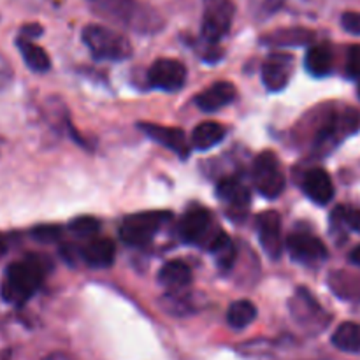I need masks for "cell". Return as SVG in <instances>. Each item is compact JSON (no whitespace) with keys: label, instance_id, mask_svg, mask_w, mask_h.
Instances as JSON below:
<instances>
[{"label":"cell","instance_id":"32","mask_svg":"<svg viewBox=\"0 0 360 360\" xmlns=\"http://www.w3.org/2000/svg\"><path fill=\"white\" fill-rule=\"evenodd\" d=\"M281 4H283V0H252L253 11L264 18L276 13V11L281 7Z\"/></svg>","mask_w":360,"mask_h":360},{"label":"cell","instance_id":"36","mask_svg":"<svg viewBox=\"0 0 360 360\" xmlns=\"http://www.w3.org/2000/svg\"><path fill=\"white\" fill-rule=\"evenodd\" d=\"M348 259H350L352 264H355V266L360 267V245L355 246V248L352 250L350 255H348Z\"/></svg>","mask_w":360,"mask_h":360},{"label":"cell","instance_id":"25","mask_svg":"<svg viewBox=\"0 0 360 360\" xmlns=\"http://www.w3.org/2000/svg\"><path fill=\"white\" fill-rule=\"evenodd\" d=\"M329 285L334 290V294L343 299H360V278L354 276L345 271H334L330 273Z\"/></svg>","mask_w":360,"mask_h":360},{"label":"cell","instance_id":"1","mask_svg":"<svg viewBox=\"0 0 360 360\" xmlns=\"http://www.w3.org/2000/svg\"><path fill=\"white\" fill-rule=\"evenodd\" d=\"M48 273V264L39 255H27L11 264L4 273L0 295L13 306H21L39 290Z\"/></svg>","mask_w":360,"mask_h":360},{"label":"cell","instance_id":"24","mask_svg":"<svg viewBox=\"0 0 360 360\" xmlns=\"http://www.w3.org/2000/svg\"><path fill=\"white\" fill-rule=\"evenodd\" d=\"M333 345L341 352L359 354L360 352V323L345 322L333 334Z\"/></svg>","mask_w":360,"mask_h":360},{"label":"cell","instance_id":"23","mask_svg":"<svg viewBox=\"0 0 360 360\" xmlns=\"http://www.w3.org/2000/svg\"><path fill=\"white\" fill-rule=\"evenodd\" d=\"M18 48H20L21 56H23L28 69L34 70V72H48L49 67H51V60H49L48 53L41 46L34 44V42L27 41V39H20Z\"/></svg>","mask_w":360,"mask_h":360},{"label":"cell","instance_id":"29","mask_svg":"<svg viewBox=\"0 0 360 360\" xmlns=\"http://www.w3.org/2000/svg\"><path fill=\"white\" fill-rule=\"evenodd\" d=\"M69 229L74 234L79 236V238H91V236H95L98 232L101 224L94 217H79L70 221Z\"/></svg>","mask_w":360,"mask_h":360},{"label":"cell","instance_id":"39","mask_svg":"<svg viewBox=\"0 0 360 360\" xmlns=\"http://www.w3.org/2000/svg\"><path fill=\"white\" fill-rule=\"evenodd\" d=\"M357 94H359V98H360V79H359V86H357Z\"/></svg>","mask_w":360,"mask_h":360},{"label":"cell","instance_id":"10","mask_svg":"<svg viewBox=\"0 0 360 360\" xmlns=\"http://www.w3.org/2000/svg\"><path fill=\"white\" fill-rule=\"evenodd\" d=\"M294 72V56L288 53H271L262 65V81L269 91H281Z\"/></svg>","mask_w":360,"mask_h":360},{"label":"cell","instance_id":"21","mask_svg":"<svg viewBox=\"0 0 360 360\" xmlns=\"http://www.w3.org/2000/svg\"><path fill=\"white\" fill-rule=\"evenodd\" d=\"M315 34L306 28H281L264 35L262 44L267 46H306L313 41Z\"/></svg>","mask_w":360,"mask_h":360},{"label":"cell","instance_id":"14","mask_svg":"<svg viewBox=\"0 0 360 360\" xmlns=\"http://www.w3.org/2000/svg\"><path fill=\"white\" fill-rule=\"evenodd\" d=\"M236 98V86L229 81H217L200 91L195 98V105L204 112H217L227 108Z\"/></svg>","mask_w":360,"mask_h":360},{"label":"cell","instance_id":"16","mask_svg":"<svg viewBox=\"0 0 360 360\" xmlns=\"http://www.w3.org/2000/svg\"><path fill=\"white\" fill-rule=\"evenodd\" d=\"M79 255L90 267H109L115 262L116 246L108 238H94L79 248Z\"/></svg>","mask_w":360,"mask_h":360},{"label":"cell","instance_id":"11","mask_svg":"<svg viewBox=\"0 0 360 360\" xmlns=\"http://www.w3.org/2000/svg\"><path fill=\"white\" fill-rule=\"evenodd\" d=\"M257 231H259L260 245L267 257L273 260L280 259L283 252L281 243V218L276 211H266L257 217Z\"/></svg>","mask_w":360,"mask_h":360},{"label":"cell","instance_id":"13","mask_svg":"<svg viewBox=\"0 0 360 360\" xmlns=\"http://www.w3.org/2000/svg\"><path fill=\"white\" fill-rule=\"evenodd\" d=\"M139 129L146 134L155 143L162 144L179 158H186L190 155V141L186 139L185 132L176 127H162L157 123H139Z\"/></svg>","mask_w":360,"mask_h":360},{"label":"cell","instance_id":"12","mask_svg":"<svg viewBox=\"0 0 360 360\" xmlns=\"http://www.w3.org/2000/svg\"><path fill=\"white\" fill-rule=\"evenodd\" d=\"M211 221H213V217L210 211H206L204 207H192L179 220V238L190 245H200L210 236Z\"/></svg>","mask_w":360,"mask_h":360},{"label":"cell","instance_id":"8","mask_svg":"<svg viewBox=\"0 0 360 360\" xmlns=\"http://www.w3.org/2000/svg\"><path fill=\"white\" fill-rule=\"evenodd\" d=\"M287 250L295 262L302 266H320L326 262L329 252L322 239L311 234H292L287 239Z\"/></svg>","mask_w":360,"mask_h":360},{"label":"cell","instance_id":"19","mask_svg":"<svg viewBox=\"0 0 360 360\" xmlns=\"http://www.w3.org/2000/svg\"><path fill=\"white\" fill-rule=\"evenodd\" d=\"M158 281L169 290H183L192 283V271L181 260H169L158 271Z\"/></svg>","mask_w":360,"mask_h":360},{"label":"cell","instance_id":"26","mask_svg":"<svg viewBox=\"0 0 360 360\" xmlns=\"http://www.w3.org/2000/svg\"><path fill=\"white\" fill-rule=\"evenodd\" d=\"M257 308L252 301H236L232 302L227 311V322L232 329H245L250 323L255 322Z\"/></svg>","mask_w":360,"mask_h":360},{"label":"cell","instance_id":"22","mask_svg":"<svg viewBox=\"0 0 360 360\" xmlns=\"http://www.w3.org/2000/svg\"><path fill=\"white\" fill-rule=\"evenodd\" d=\"M207 250L213 253V257L217 259V264L221 269H229L234 264L236 246L232 243V239L224 231L211 236L210 241H207Z\"/></svg>","mask_w":360,"mask_h":360},{"label":"cell","instance_id":"17","mask_svg":"<svg viewBox=\"0 0 360 360\" xmlns=\"http://www.w3.org/2000/svg\"><path fill=\"white\" fill-rule=\"evenodd\" d=\"M217 195L234 211H246V207L252 202L250 190L239 178L220 179L217 185Z\"/></svg>","mask_w":360,"mask_h":360},{"label":"cell","instance_id":"27","mask_svg":"<svg viewBox=\"0 0 360 360\" xmlns=\"http://www.w3.org/2000/svg\"><path fill=\"white\" fill-rule=\"evenodd\" d=\"M333 221L338 225H343L348 231L360 234V207L338 206L333 213Z\"/></svg>","mask_w":360,"mask_h":360},{"label":"cell","instance_id":"31","mask_svg":"<svg viewBox=\"0 0 360 360\" xmlns=\"http://www.w3.org/2000/svg\"><path fill=\"white\" fill-rule=\"evenodd\" d=\"M347 76L350 79H360V44L352 46L347 56Z\"/></svg>","mask_w":360,"mask_h":360},{"label":"cell","instance_id":"2","mask_svg":"<svg viewBox=\"0 0 360 360\" xmlns=\"http://www.w3.org/2000/svg\"><path fill=\"white\" fill-rule=\"evenodd\" d=\"M95 13L118 23H125L132 30L155 32L162 27V20L153 9H146L137 0H88Z\"/></svg>","mask_w":360,"mask_h":360},{"label":"cell","instance_id":"18","mask_svg":"<svg viewBox=\"0 0 360 360\" xmlns=\"http://www.w3.org/2000/svg\"><path fill=\"white\" fill-rule=\"evenodd\" d=\"M225 127L217 122H202L193 129L190 137V148L197 151H207L225 139Z\"/></svg>","mask_w":360,"mask_h":360},{"label":"cell","instance_id":"4","mask_svg":"<svg viewBox=\"0 0 360 360\" xmlns=\"http://www.w3.org/2000/svg\"><path fill=\"white\" fill-rule=\"evenodd\" d=\"M172 218L167 211H144L127 217L120 225V238L129 246H146Z\"/></svg>","mask_w":360,"mask_h":360},{"label":"cell","instance_id":"3","mask_svg":"<svg viewBox=\"0 0 360 360\" xmlns=\"http://www.w3.org/2000/svg\"><path fill=\"white\" fill-rule=\"evenodd\" d=\"M83 42L97 60L122 62L132 56V44L120 32L102 25H88L83 28Z\"/></svg>","mask_w":360,"mask_h":360},{"label":"cell","instance_id":"5","mask_svg":"<svg viewBox=\"0 0 360 360\" xmlns=\"http://www.w3.org/2000/svg\"><path fill=\"white\" fill-rule=\"evenodd\" d=\"M253 183L259 193L266 199L273 200L283 193L285 190V174L280 167L276 155L273 151H262L253 160L252 169Z\"/></svg>","mask_w":360,"mask_h":360},{"label":"cell","instance_id":"28","mask_svg":"<svg viewBox=\"0 0 360 360\" xmlns=\"http://www.w3.org/2000/svg\"><path fill=\"white\" fill-rule=\"evenodd\" d=\"M162 308L167 309L171 315H186L192 311V301L186 295L179 294V290H171V294L162 299Z\"/></svg>","mask_w":360,"mask_h":360},{"label":"cell","instance_id":"37","mask_svg":"<svg viewBox=\"0 0 360 360\" xmlns=\"http://www.w3.org/2000/svg\"><path fill=\"white\" fill-rule=\"evenodd\" d=\"M44 360H69L65 357V355H62V354H55V355H49L48 359H44Z\"/></svg>","mask_w":360,"mask_h":360},{"label":"cell","instance_id":"35","mask_svg":"<svg viewBox=\"0 0 360 360\" xmlns=\"http://www.w3.org/2000/svg\"><path fill=\"white\" fill-rule=\"evenodd\" d=\"M21 34H23V35H21L20 39H27V41H32V39L42 34V28L39 27V25H27V27L21 30Z\"/></svg>","mask_w":360,"mask_h":360},{"label":"cell","instance_id":"30","mask_svg":"<svg viewBox=\"0 0 360 360\" xmlns=\"http://www.w3.org/2000/svg\"><path fill=\"white\" fill-rule=\"evenodd\" d=\"M30 234L35 241L49 245V243L58 241L60 236H62V229L58 225H39V227L32 229Z\"/></svg>","mask_w":360,"mask_h":360},{"label":"cell","instance_id":"33","mask_svg":"<svg viewBox=\"0 0 360 360\" xmlns=\"http://www.w3.org/2000/svg\"><path fill=\"white\" fill-rule=\"evenodd\" d=\"M341 25L352 35H360V13L348 11L341 16Z\"/></svg>","mask_w":360,"mask_h":360},{"label":"cell","instance_id":"20","mask_svg":"<svg viewBox=\"0 0 360 360\" xmlns=\"http://www.w3.org/2000/svg\"><path fill=\"white\" fill-rule=\"evenodd\" d=\"M306 70L315 77H326L333 72L334 53L329 44L311 46L304 58Z\"/></svg>","mask_w":360,"mask_h":360},{"label":"cell","instance_id":"6","mask_svg":"<svg viewBox=\"0 0 360 360\" xmlns=\"http://www.w3.org/2000/svg\"><path fill=\"white\" fill-rule=\"evenodd\" d=\"M236 16L232 0H204L202 37L211 44L220 42L229 34Z\"/></svg>","mask_w":360,"mask_h":360},{"label":"cell","instance_id":"7","mask_svg":"<svg viewBox=\"0 0 360 360\" xmlns=\"http://www.w3.org/2000/svg\"><path fill=\"white\" fill-rule=\"evenodd\" d=\"M150 86L164 91H178L186 83V67L179 60L158 58L148 70Z\"/></svg>","mask_w":360,"mask_h":360},{"label":"cell","instance_id":"38","mask_svg":"<svg viewBox=\"0 0 360 360\" xmlns=\"http://www.w3.org/2000/svg\"><path fill=\"white\" fill-rule=\"evenodd\" d=\"M6 253V243H4V239L0 238V255H4Z\"/></svg>","mask_w":360,"mask_h":360},{"label":"cell","instance_id":"15","mask_svg":"<svg viewBox=\"0 0 360 360\" xmlns=\"http://www.w3.org/2000/svg\"><path fill=\"white\" fill-rule=\"evenodd\" d=\"M302 190L308 195V199L319 206H327L334 199L333 179H330L329 172L320 167L306 172L304 179H302Z\"/></svg>","mask_w":360,"mask_h":360},{"label":"cell","instance_id":"34","mask_svg":"<svg viewBox=\"0 0 360 360\" xmlns=\"http://www.w3.org/2000/svg\"><path fill=\"white\" fill-rule=\"evenodd\" d=\"M13 67L7 62L6 56L0 55V90H4L6 86H9V83L13 81Z\"/></svg>","mask_w":360,"mask_h":360},{"label":"cell","instance_id":"9","mask_svg":"<svg viewBox=\"0 0 360 360\" xmlns=\"http://www.w3.org/2000/svg\"><path fill=\"white\" fill-rule=\"evenodd\" d=\"M290 313L306 329H309V327L323 329L326 323L329 322V316L326 315V311L320 308L319 302L306 288H297L295 295L290 299Z\"/></svg>","mask_w":360,"mask_h":360}]
</instances>
